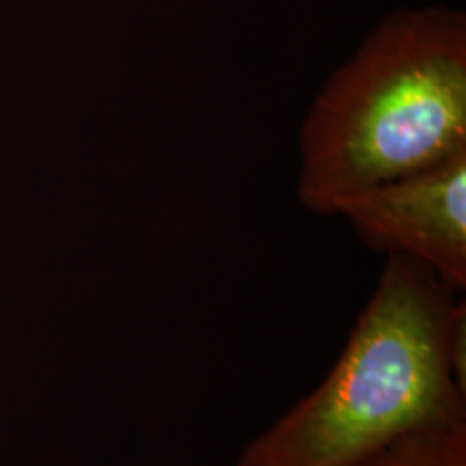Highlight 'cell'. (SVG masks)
Returning a JSON list of instances; mask_svg holds the SVG:
<instances>
[{"label": "cell", "instance_id": "6da1fadb", "mask_svg": "<svg viewBox=\"0 0 466 466\" xmlns=\"http://www.w3.org/2000/svg\"><path fill=\"white\" fill-rule=\"evenodd\" d=\"M460 294L389 255L333 370L233 466H354L417 430L466 419Z\"/></svg>", "mask_w": 466, "mask_h": 466}, {"label": "cell", "instance_id": "7a4b0ae2", "mask_svg": "<svg viewBox=\"0 0 466 466\" xmlns=\"http://www.w3.org/2000/svg\"><path fill=\"white\" fill-rule=\"evenodd\" d=\"M466 149V17L430 5L384 17L300 127L296 195L319 217Z\"/></svg>", "mask_w": 466, "mask_h": 466}, {"label": "cell", "instance_id": "3957f363", "mask_svg": "<svg viewBox=\"0 0 466 466\" xmlns=\"http://www.w3.org/2000/svg\"><path fill=\"white\" fill-rule=\"evenodd\" d=\"M337 217L367 248L415 259L453 289L466 288V149L350 197Z\"/></svg>", "mask_w": 466, "mask_h": 466}, {"label": "cell", "instance_id": "277c9868", "mask_svg": "<svg viewBox=\"0 0 466 466\" xmlns=\"http://www.w3.org/2000/svg\"><path fill=\"white\" fill-rule=\"evenodd\" d=\"M354 466H466V419L417 430Z\"/></svg>", "mask_w": 466, "mask_h": 466}]
</instances>
